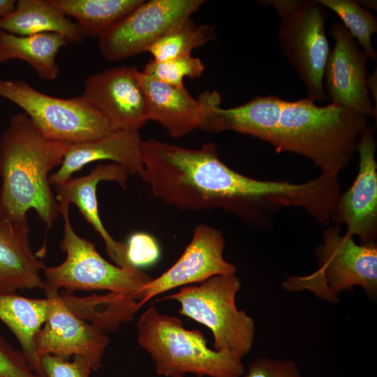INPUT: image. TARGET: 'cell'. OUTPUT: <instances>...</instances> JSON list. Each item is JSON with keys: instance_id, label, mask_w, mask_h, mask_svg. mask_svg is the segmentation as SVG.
<instances>
[{"instance_id": "30bf717a", "label": "cell", "mask_w": 377, "mask_h": 377, "mask_svg": "<svg viewBox=\"0 0 377 377\" xmlns=\"http://www.w3.org/2000/svg\"><path fill=\"white\" fill-rule=\"evenodd\" d=\"M203 0L143 1L98 37V48L108 61L146 52L163 34L191 17Z\"/></svg>"}, {"instance_id": "6da1fadb", "label": "cell", "mask_w": 377, "mask_h": 377, "mask_svg": "<svg viewBox=\"0 0 377 377\" xmlns=\"http://www.w3.org/2000/svg\"><path fill=\"white\" fill-rule=\"evenodd\" d=\"M200 128L205 132L232 131L260 139L276 152L310 159L320 174L337 176L352 159L368 118L330 103L318 105L308 97L287 101L274 95L257 96L242 105L221 107L216 91L202 92Z\"/></svg>"}, {"instance_id": "ffe728a7", "label": "cell", "mask_w": 377, "mask_h": 377, "mask_svg": "<svg viewBox=\"0 0 377 377\" xmlns=\"http://www.w3.org/2000/svg\"><path fill=\"white\" fill-rule=\"evenodd\" d=\"M52 299L28 298L17 293H0V320L13 333L34 371L45 377L35 348V339L49 316Z\"/></svg>"}, {"instance_id": "3957f363", "label": "cell", "mask_w": 377, "mask_h": 377, "mask_svg": "<svg viewBox=\"0 0 377 377\" xmlns=\"http://www.w3.org/2000/svg\"><path fill=\"white\" fill-rule=\"evenodd\" d=\"M69 145L46 138L24 112L13 115L0 137V211L26 221L34 209L52 227L60 213L49 172L61 165Z\"/></svg>"}, {"instance_id": "5bb4252c", "label": "cell", "mask_w": 377, "mask_h": 377, "mask_svg": "<svg viewBox=\"0 0 377 377\" xmlns=\"http://www.w3.org/2000/svg\"><path fill=\"white\" fill-rule=\"evenodd\" d=\"M47 296L52 303L47 320L35 339L38 357L80 356L89 361L93 371H98L110 341L106 332L75 315L59 293Z\"/></svg>"}, {"instance_id": "277c9868", "label": "cell", "mask_w": 377, "mask_h": 377, "mask_svg": "<svg viewBox=\"0 0 377 377\" xmlns=\"http://www.w3.org/2000/svg\"><path fill=\"white\" fill-rule=\"evenodd\" d=\"M136 329L137 342L150 355L158 376L240 377L245 372L241 359L210 349L200 331L187 330L180 319L154 307L140 315Z\"/></svg>"}, {"instance_id": "7a4b0ae2", "label": "cell", "mask_w": 377, "mask_h": 377, "mask_svg": "<svg viewBox=\"0 0 377 377\" xmlns=\"http://www.w3.org/2000/svg\"><path fill=\"white\" fill-rule=\"evenodd\" d=\"M140 177L152 193L187 211L223 209L251 219L265 209H306L313 199L308 182L259 180L228 167L213 142L191 149L157 140L142 142Z\"/></svg>"}, {"instance_id": "cb8c5ba5", "label": "cell", "mask_w": 377, "mask_h": 377, "mask_svg": "<svg viewBox=\"0 0 377 377\" xmlns=\"http://www.w3.org/2000/svg\"><path fill=\"white\" fill-rule=\"evenodd\" d=\"M67 17L76 20L87 36L99 37L143 0H50Z\"/></svg>"}, {"instance_id": "e0dca14e", "label": "cell", "mask_w": 377, "mask_h": 377, "mask_svg": "<svg viewBox=\"0 0 377 377\" xmlns=\"http://www.w3.org/2000/svg\"><path fill=\"white\" fill-rule=\"evenodd\" d=\"M28 221L11 219L0 211V293L44 288L45 265L33 252Z\"/></svg>"}, {"instance_id": "83f0119b", "label": "cell", "mask_w": 377, "mask_h": 377, "mask_svg": "<svg viewBox=\"0 0 377 377\" xmlns=\"http://www.w3.org/2000/svg\"><path fill=\"white\" fill-rule=\"evenodd\" d=\"M126 245V259L135 268L149 267L159 259L161 250L156 239L151 235L137 232L128 238Z\"/></svg>"}, {"instance_id": "8992f818", "label": "cell", "mask_w": 377, "mask_h": 377, "mask_svg": "<svg viewBox=\"0 0 377 377\" xmlns=\"http://www.w3.org/2000/svg\"><path fill=\"white\" fill-rule=\"evenodd\" d=\"M240 288V280L235 274L218 275L200 285L182 287L160 300L178 302L179 314L212 332L214 350L242 360L253 346L255 323L245 311L237 307L236 295Z\"/></svg>"}, {"instance_id": "d6a6232c", "label": "cell", "mask_w": 377, "mask_h": 377, "mask_svg": "<svg viewBox=\"0 0 377 377\" xmlns=\"http://www.w3.org/2000/svg\"><path fill=\"white\" fill-rule=\"evenodd\" d=\"M377 75L376 69L371 74L368 75L367 77V87L370 94L375 99V106L376 107V83H377Z\"/></svg>"}, {"instance_id": "7402d4cb", "label": "cell", "mask_w": 377, "mask_h": 377, "mask_svg": "<svg viewBox=\"0 0 377 377\" xmlns=\"http://www.w3.org/2000/svg\"><path fill=\"white\" fill-rule=\"evenodd\" d=\"M67 43L62 35L57 33L18 36L0 30V63L22 60L40 77L53 80L59 72L57 55Z\"/></svg>"}, {"instance_id": "9a60e30c", "label": "cell", "mask_w": 377, "mask_h": 377, "mask_svg": "<svg viewBox=\"0 0 377 377\" xmlns=\"http://www.w3.org/2000/svg\"><path fill=\"white\" fill-rule=\"evenodd\" d=\"M374 130L369 125L362 133L357 151L359 171L350 188L341 193L332 216L347 227L346 234L360 239V244L375 242L377 235V163Z\"/></svg>"}, {"instance_id": "d4e9b609", "label": "cell", "mask_w": 377, "mask_h": 377, "mask_svg": "<svg viewBox=\"0 0 377 377\" xmlns=\"http://www.w3.org/2000/svg\"><path fill=\"white\" fill-rule=\"evenodd\" d=\"M216 37L215 27L207 24H197L191 17L168 30L146 52L154 60L165 61L191 55V52Z\"/></svg>"}, {"instance_id": "44dd1931", "label": "cell", "mask_w": 377, "mask_h": 377, "mask_svg": "<svg viewBox=\"0 0 377 377\" xmlns=\"http://www.w3.org/2000/svg\"><path fill=\"white\" fill-rule=\"evenodd\" d=\"M0 30L18 36L57 33L73 43H81L87 37L76 22L50 0L16 1L15 10L0 20Z\"/></svg>"}, {"instance_id": "603a6c76", "label": "cell", "mask_w": 377, "mask_h": 377, "mask_svg": "<svg viewBox=\"0 0 377 377\" xmlns=\"http://www.w3.org/2000/svg\"><path fill=\"white\" fill-rule=\"evenodd\" d=\"M61 296L75 315L105 332L115 331L122 323L131 320L140 309L135 300L112 293L83 297L70 294Z\"/></svg>"}, {"instance_id": "8fae6325", "label": "cell", "mask_w": 377, "mask_h": 377, "mask_svg": "<svg viewBox=\"0 0 377 377\" xmlns=\"http://www.w3.org/2000/svg\"><path fill=\"white\" fill-rule=\"evenodd\" d=\"M330 34L334 43L324 73L327 100L367 118L376 119L367 87V57L342 24H331Z\"/></svg>"}, {"instance_id": "836d02e7", "label": "cell", "mask_w": 377, "mask_h": 377, "mask_svg": "<svg viewBox=\"0 0 377 377\" xmlns=\"http://www.w3.org/2000/svg\"><path fill=\"white\" fill-rule=\"evenodd\" d=\"M358 2V1H357ZM360 2H362V3H359L362 6H363L364 8L368 9V8H373V9H375L376 10V1H361Z\"/></svg>"}, {"instance_id": "484cf974", "label": "cell", "mask_w": 377, "mask_h": 377, "mask_svg": "<svg viewBox=\"0 0 377 377\" xmlns=\"http://www.w3.org/2000/svg\"><path fill=\"white\" fill-rule=\"evenodd\" d=\"M337 14L343 27L357 41L368 59L377 60V53L371 43V36L377 31V18L368 9L353 0H318Z\"/></svg>"}, {"instance_id": "ac0fdd59", "label": "cell", "mask_w": 377, "mask_h": 377, "mask_svg": "<svg viewBox=\"0 0 377 377\" xmlns=\"http://www.w3.org/2000/svg\"><path fill=\"white\" fill-rule=\"evenodd\" d=\"M142 142L138 131H115L91 140L70 144L59 168L50 175V183L64 182L84 166L101 160L121 165L129 175H140Z\"/></svg>"}, {"instance_id": "52a82bcc", "label": "cell", "mask_w": 377, "mask_h": 377, "mask_svg": "<svg viewBox=\"0 0 377 377\" xmlns=\"http://www.w3.org/2000/svg\"><path fill=\"white\" fill-rule=\"evenodd\" d=\"M319 267L306 276H288L282 283L290 292L309 290L330 302L339 300L342 290L362 287L370 296L377 291V244H357L353 237L331 226L323 232V242L315 249Z\"/></svg>"}, {"instance_id": "4fadbf2b", "label": "cell", "mask_w": 377, "mask_h": 377, "mask_svg": "<svg viewBox=\"0 0 377 377\" xmlns=\"http://www.w3.org/2000/svg\"><path fill=\"white\" fill-rule=\"evenodd\" d=\"M135 67H113L84 81L81 96L110 123L114 131H138L147 120L144 92Z\"/></svg>"}, {"instance_id": "f1b7e54d", "label": "cell", "mask_w": 377, "mask_h": 377, "mask_svg": "<svg viewBox=\"0 0 377 377\" xmlns=\"http://www.w3.org/2000/svg\"><path fill=\"white\" fill-rule=\"evenodd\" d=\"M45 377H91L93 371L88 360L74 356L72 361L67 358L45 355L40 358Z\"/></svg>"}, {"instance_id": "9c48e42d", "label": "cell", "mask_w": 377, "mask_h": 377, "mask_svg": "<svg viewBox=\"0 0 377 377\" xmlns=\"http://www.w3.org/2000/svg\"><path fill=\"white\" fill-rule=\"evenodd\" d=\"M0 97L21 108L37 129L53 140L74 144L115 131L109 121L81 96H52L26 81L0 77Z\"/></svg>"}, {"instance_id": "ba28073f", "label": "cell", "mask_w": 377, "mask_h": 377, "mask_svg": "<svg viewBox=\"0 0 377 377\" xmlns=\"http://www.w3.org/2000/svg\"><path fill=\"white\" fill-rule=\"evenodd\" d=\"M279 18L283 54L303 82L308 98L327 101L324 73L330 48L325 23L327 9L318 0H267Z\"/></svg>"}, {"instance_id": "7c38bea8", "label": "cell", "mask_w": 377, "mask_h": 377, "mask_svg": "<svg viewBox=\"0 0 377 377\" xmlns=\"http://www.w3.org/2000/svg\"><path fill=\"white\" fill-rule=\"evenodd\" d=\"M225 239L219 230L199 224L176 263L142 289L139 309L154 297L177 288L202 283L218 275L235 274V265L223 257Z\"/></svg>"}, {"instance_id": "f546056e", "label": "cell", "mask_w": 377, "mask_h": 377, "mask_svg": "<svg viewBox=\"0 0 377 377\" xmlns=\"http://www.w3.org/2000/svg\"><path fill=\"white\" fill-rule=\"evenodd\" d=\"M0 377H42L28 363L22 351L0 336Z\"/></svg>"}, {"instance_id": "2e32d148", "label": "cell", "mask_w": 377, "mask_h": 377, "mask_svg": "<svg viewBox=\"0 0 377 377\" xmlns=\"http://www.w3.org/2000/svg\"><path fill=\"white\" fill-rule=\"evenodd\" d=\"M128 175L127 170L117 163H101L85 176L71 177L55 185L57 202L73 203L77 206L83 217L104 241L108 254L117 266L121 267H133L129 265L126 259V243L114 239L102 223L98 212L96 189L102 181L114 182L126 188Z\"/></svg>"}, {"instance_id": "4316f807", "label": "cell", "mask_w": 377, "mask_h": 377, "mask_svg": "<svg viewBox=\"0 0 377 377\" xmlns=\"http://www.w3.org/2000/svg\"><path fill=\"white\" fill-rule=\"evenodd\" d=\"M204 71L205 64L199 57L188 55L161 61L151 59L142 72L163 83L182 87L185 77H199Z\"/></svg>"}, {"instance_id": "1f68e13d", "label": "cell", "mask_w": 377, "mask_h": 377, "mask_svg": "<svg viewBox=\"0 0 377 377\" xmlns=\"http://www.w3.org/2000/svg\"><path fill=\"white\" fill-rule=\"evenodd\" d=\"M16 1L0 0V20L10 14L15 8Z\"/></svg>"}, {"instance_id": "5b68a950", "label": "cell", "mask_w": 377, "mask_h": 377, "mask_svg": "<svg viewBox=\"0 0 377 377\" xmlns=\"http://www.w3.org/2000/svg\"><path fill=\"white\" fill-rule=\"evenodd\" d=\"M64 219V233L59 248L66 253L59 265L45 267L46 295L61 288L75 290H108L131 297L138 303L143 288L152 279L148 274L134 267H121L105 260L91 242L79 236L69 217L70 204L58 202Z\"/></svg>"}, {"instance_id": "d6986e66", "label": "cell", "mask_w": 377, "mask_h": 377, "mask_svg": "<svg viewBox=\"0 0 377 377\" xmlns=\"http://www.w3.org/2000/svg\"><path fill=\"white\" fill-rule=\"evenodd\" d=\"M137 77L145 94L148 121L160 124L173 138L187 135L200 128L202 105L185 86L159 82L137 70Z\"/></svg>"}, {"instance_id": "4dcf8cb0", "label": "cell", "mask_w": 377, "mask_h": 377, "mask_svg": "<svg viewBox=\"0 0 377 377\" xmlns=\"http://www.w3.org/2000/svg\"><path fill=\"white\" fill-rule=\"evenodd\" d=\"M243 377H302L296 364L290 360L262 357L255 360Z\"/></svg>"}]
</instances>
